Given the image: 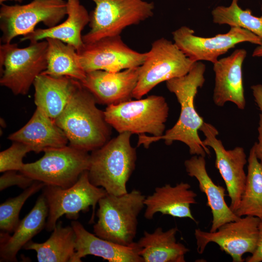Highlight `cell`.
Instances as JSON below:
<instances>
[{"label":"cell","instance_id":"obj_1","mask_svg":"<svg viewBox=\"0 0 262 262\" xmlns=\"http://www.w3.org/2000/svg\"><path fill=\"white\" fill-rule=\"evenodd\" d=\"M205 65L197 61L187 74L166 82L167 88L174 94L180 105L179 118L173 127L161 136L138 135L137 147L143 145L147 148L152 143L160 140H164L167 145L180 141L188 146L192 155L205 157L210 155L209 148L204 145L198 133L204 121L196 111L194 103L198 88L205 82Z\"/></svg>","mask_w":262,"mask_h":262},{"label":"cell","instance_id":"obj_2","mask_svg":"<svg viewBox=\"0 0 262 262\" xmlns=\"http://www.w3.org/2000/svg\"><path fill=\"white\" fill-rule=\"evenodd\" d=\"M96 103L93 95L81 83L55 120L67 137L70 146L87 152L93 151L110 140L111 126L105 120L104 111L98 108Z\"/></svg>","mask_w":262,"mask_h":262},{"label":"cell","instance_id":"obj_3","mask_svg":"<svg viewBox=\"0 0 262 262\" xmlns=\"http://www.w3.org/2000/svg\"><path fill=\"white\" fill-rule=\"evenodd\" d=\"M131 135L130 132L119 133L90 155V181L108 194L119 196L128 192L127 183L137 158L136 148L131 144Z\"/></svg>","mask_w":262,"mask_h":262},{"label":"cell","instance_id":"obj_4","mask_svg":"<svg viewBox=\"0 0 262 262\" xmlns=\"http://www.w3.org/2000/svg\"><path fill=\"white\" fill-rule=\"evenodd\" d=\"M145 198L136 189L119 196L107 194L98 202L94 234L120 245H131L134 242L137 218L145 207Z\"/></svg>","mask_w":262,"mask_h":262},{"label":"cell","instance_id":"obj_5","mask_svg":"<svg viewBox=\"0 0 262 262\" xmlns=\"http://www.w3.org/2000/svg\"><path fill=\"white\" fill-rule=\"evenodd\" d=\"M168 113L165 98L158 95L109 105L104 111L106 122L119 133H147L155 137L164 134Z\"/></svg>","mask_w":262,"mask_h":262},{"label":"cell","instance_id":"obj_6","mask_svg":"<svg viewBox=\"0 0 262 262\" xmlns=\"http://www.w3.org/2000/svg\"><path fill=\"white\" fill-rule=\"evenodd\" d=\"M46 40L30 42L19 48L16 43L0 45V84L15 95L28 94L36 77L47 68Z\"/></svg>","mask_w":262,"mask_h":262},{"label":"cell","instance_id":"obj_7","mask_svg":"<svg viewBox=\"0 0 262 262\" xmlns=\"http://www.w3.org/2000/svg\"><path fill=\"white\" fill-rule=\"evenodd\" d=\"M95 4L90 14L89 31L82 35L84 44L120 35L127 27L151 17L154 5L145 0H90Z\"/></svg>","mask_w":262,"mask_h":262},{"label":"cell","instance_id":"obj_8","mask_svg":"<svg viewBox=\"0 0 262 262\" xmlns=\"http://www.w3.org/2000/svg\"><path fill=\"white\" fill-rule=\"evenodd\" d=\"M38 160L24 164L20 173L45 185L68 188L88 170L90 155L71 146L50 148Z\"/></svg>","mask_w":262,"mask_h":262},{"label":"cell","instance_id":"obj_9","mask_svg":"<svg viewBox=\"0 0 262 262\" xmlns=\"http://www.w3.org/2000/svg\"><path fill=\"white\" fill-rule=\"evenodd\" d=\"M0 42L11 43L18 36H25L42 22L48 28L57 25L67 15L65 0H33L23 5L0 4Z\"/></svg>","mask_w":262,"mask_h":262},{"label":"cell","instance_id":"obj_10","mask_svg":"<svg viewBox=\"0 0 262 262\" xmlns=\"http://www.w3.org/2000/svg\"><path fill=\"white\" fill-rule=\"evenodd\" d=\"M195 62L174 42L164 37L154 41L145 62L139 67L133 98H141L161 82L187 74Z\"/></svg>","mask_w":262,"mask_h":262},{"label":"cell","instance_id":"obj_11","mask_svg":"<svg viewBox=\"0 0 262 262\" xmlns=\"http://www.w3.org/2000/svg\"><path fill=\"white\" fill-rule=\"evenodd\" d=\"M107 194L104 188L90 182L88 170L84 171L77 181L68 188L45 185L42 194L48 207L46 229L53 230L58 219L64 214L68 219H77L80 212L89 211L90 206L93 212L90 222L93 223L96 205Z\"/></svg>","mask_w":262,"mask_h":262},{"label":"cell","instance_id":"obj_12","mask_svg":"<svg viewBox=\"0 0 262 262\" xmlns=\"http://www.w3.org/2000/svg\"><path fill=\"white\" fill-rule=\"evenodd\" d=\"M172 34L176 45L188 57L195 62L206 61L214 64L220 56L240 43L262 44V41L257 36L238 27H231L225 33L209 37L196 35L194 31L186 26L180 27Z\"/></svg>","mask_w":262,"mask_h":262},{"label":"cell","instance_id":"obj_13","mask_svg":"<svg viewBox=\"0 0 262 262\" xmlns=\"http://www.w3.org/2000/svg\"><path fill=\"white\" fill-rule=\"evenodd\" d=\"M260 221L257 217L245 216L223 224L214 232L196 229L197 251L202 254L209 243H214L231 257L233 262H243V255L252 254L256 249Z\"/></svg>","mask_w":262,"mask_h":262},{"label":"cell","instance_id":"obj_14","mask_svg":"<svg viewBox=\"0 0 262 262\" xmlns=\"http://www.w3.org/2000/svg\"><path fill=\"white\" fill-rule=\"evenodd\" d=\"M77 52L86 73L99 70L116 72L138 67L144 63L147 55V52H140L130 48L120 35L84 43Z\"/></svg>","mask_w":262,"mask_h":262},{"label":"cell","instance_id":"obj_15","mask_svg":"<svg viewBox=\"0 0 262 262\" xmlns=\"http://www.w3.org/2000/svg\"><path fill=\"white\" fill-rule=\"evenodd\" d=\"M199 131L205 136L203 143L211 147L215 155V167L222 177L230 198L229 206L234 212L238 208L244 192L246 179L244 167L246 156L244 149L236 147L227 150L217 137L218 130L212 124L204 122Z\"/></svg>","mask_w":262,"mask_h":262},{"label":"cell","instance_id":"obj_16","mask_svg":"<svg viewBox=\"0 0 262 262\" xmlns=\"http://www.w3.org/2000/svg\"><path fill=\"white\" fill-rule=\"evenodd\" d=\"M139 67L111 72L95 70L86 73L81 82L97 103L107 105L131 100L137 85Z\"/></svg>","mask_w":262,"mask_h":262},{"label":"cell","instance_id":"obj_17","mask_svg":"<svg viewBox=\"0 0 262 262\" xmlns=\"http://www.w3.org/2000/svg\"><path fill=\"white\" fill-rule=\"evenodd\" d=\"M246 54L245 49H238L213 64L215 85L213 99L216 106L222 107L231 102L240 110L245 108L242 65Z\"/></svg>","mask_w":262,"mask_h":262},{"label":"cell","instance_id":"obj_18","mask_svg":"<svg viewBox=\"0 0 262 262\" xmlns=\"http://www.w3.org/2000/svg\"><path fill=\"white\" fill-rule=\"evenodd\" d=\"M76 234L75 253L72 262L91 255L109 262H144L137 243L125 246L101 238L88 231L78 221L71 223Z\"/></svg>","mask_w":262,"mask_h":262},{"label":"cell","instance_id":"obj_19","mask_svg":"<svg viewBox=\"0 0 262 262\" xmlns=\"http://www.w3.org/2000/svg\"><path fill=\"white\" fill-rule=\"evenodd\" d=\"M191 185L180 182L175 186L166 184L155 188L154 192L145 198V218L150 220L157 213L174 217L188 218L196 222L192 214L190 206L196 203L197 194L190 189Z\"/></svg>","mask_w":262,"mask_h":262},{"label":"cell","instance_id":"obj_20","mask_svg":"<svg viewBox=\"0 0 262 262\" xmlns=\"http://www.w3.org/2000/svg\"><path fill=\"white\" fill-rule=\"evenodd\" d=\"M184 166L188 175L196 179L200 191L206 196L207 205L213 215L210 232H214L223 224L240 218L227 204L225 189L215 184L208 174L204 157L193 155L185 161Z\"/></svg>","mask_w":262,"mask_h":262},{"label":"cell","instance_id":"obj_21","mask_svg":"<svg viewBox=\"0 0 262 262\" xmlns=\"http://www.w3.org/2000/svg\"><path fill=\"white\" fill-rule=\"evenodd\" d=\"M8 139L22 143L31 151L39 153L50 148L66 146L68 140L54 120L36 108L29 121Z\"/></svg>","mask_w":262,"mask_h":262},{"label":"cell","instance_id":"obj_22","mask_svg":"<svg viewBox=\"0 0 262 262\" xmlns=\"http://www.w3.org/2000/svg\"><path fill=\"white\" fill-rule=\"evenodd\" d=\"M81 84L80 81L70 77L40 74L33 84L36 108L55 120Z\"/></svg>","mask_w":262,"mask_h":262},{"label":"cell","instance_id":"obj_23","mask_svg":"<svg viewBox=\"0 0 262 262\" xmlns=\"http://www.w3.org/2000/svg\"><path fill=\"white\" fill-rule=\"evenodd\" d=\"M67 17L56 26L38 28L22 36L21 41L37 42L48 38H54L74 47L77 51L83 46L82 31L90 22V14L80 0H67Z\"/></svg>","mask_w":262,"mask_h":262},{"label":"cell","instance_id":"obj_24","mask_svg":"<svg viewBox=\"0 0 262 262\" xmlns=\"http://www.w3.org/2000/svg\"><path fill=\"white\" fill-rule=\"evenodd\" d=\"M48 215L47 201L42 194L29 213L20 221L12 236L0 233V261L16 262L19 250L46 227Z\"/></svg>","mask_w":262,"mask_h":262},{"label":"cell","instance_id":"obj_25","mask_svg":"<svg viewBox=\"0 0 262 262\" xmlns=\"http://www.w3.org/2000/svg\"><path fill=\"white\" fill-rule=\"evenodd\" d=\"M178 230L175 227L165 231L160 227L152 232L145 231L136 242L144 262H185L189 249L177 241Z\"/></svg>","mask_w":262,"mask_h":262},{"label":"cell","instance_id":"obj_26","mask_svg":"<svg viewBox=\"0 0 262 262\" xmlns=\"http://www.w3.org/2000/svg\"><path fill=\"white\" fill-rule=\"evenodd\" d=\"M57 223L49 238L38 243L32 240L23 247L34 250L39 262H72L75 253L76 234L72 226H62Z\"/></svg>","mask_w":262,"mask_h":262},{"label":"cell","instance_id":"obj_27","mask_svg":"<svg viewBox=\"0 0 262 262\" xmlns=\"http://www.w3.org/2000/svg\"><path fill=\"white\" fill-rule=\"evenodd\" d=\"M47 68L41 74L54 77L68 76L82 82L84 71L74 47L58 39L48 38Z\"/></svg>","mask_w":262,"mask_h":262},{"label":"cell","instance_id":"obj_28","mask_svg":"<svg viewBox=\"0 0 262 262\" xmlns=\"http://www.w3.org/2000/svg\"><path fill=\"white\" fill-rule=\"evenodd\" d=\"M247 173L244 192L234 213L239 217L253 216L262 219V164L253 147L247 160Z\"/></svg>","mask_w":262,"mask_h":262},{"label":"cell","instance_id":"obj_29","mask_svg":"<svg viewBox=\"0 0 262 262\" xmlns=\"http://www.w3.org/2000/svg\"><path fill=\"white\" fill-rule=\"evenodd\" d=\"M262 16H254L249 9H242L238 4V0H232L230 5L226 7L218 6L212 12L213 21L218 25H228L247 30L259 37L262 41Z\"/></svg>","mask_w":262,"mask_h":262},{"label":"cell","instance_id":"obj_30","mask_svg":"<svg viewBox=\"0 0 262 262\" xmlns=\"http://www.w3.org/2000/svg\"><path fill=\"white\" fill-rule=\"evenodd\" d=\"M45 186L44 183L34 180L19 195L9 198L0 204V229L2 232L14 231L20 222L19 213L25 201Z\"/></svg>","mask_w":262,"mask_h":262},{"label":"cell","instance_id":"obj_31","mask_svg":"<svg viewBox=\"0 0 262 262\" xmlns=\"http://www.w3.org/2000/svg\"><path fill=\"white\" fill-rule=\"evenodd\" d=\"M30 151V148L26 145L14 142L9 148L0 153V172L20 171L24 164L23 163L24 157Z\"/></svg>","mask_w":262,"mask_h":262},{"label":"cell","instance_id":"obj_32","mask_svg":"<svg viewBox=\"0 0 262 262\" xmlns=\"http://www.w3.org/2000/svg\"><path fill=\"white\" fill-rule=\"evenodd\" d=\"M16 171H8L0 178V190L13 185H16L22 189H25L29 187L34 182V180L27 176L20 173H16Z\"/></svg>","mask_w":262,"mask_h":262},{"label":"cell","instance_id":"obj_33","mask_svg":"<svg viewBox=\"0 0 262 262\" xmlns=\"http://www.w3.org/2000/svg\"><path fill=\"white\" fill-rule=\"evenodd\" d=\"M246 262H262V219L259 225V235L257 246L254 252L246 259Z\"/></svg>","mask_w":262,"mask_h":262},{"label":"cell","instance_id":"obj_34","mask_svg":"<svg viewBox=\"0 0 262 262\" xmlns=\"http://www.w3.org/2000/svg\"><path fill=\"white\" fill-rule=\"evenodd\" d=\"M258 131V141L255 143L252 147L258 159L262 164V114L261 113L259 115Z\"/></svg>","mask_w":262,"mask_h":262},{"label":"cell","instance_id":"obj_35","mask_svg":"<svg viewBox=\"0 0 262 262\" xmlns=\"http://www.w3.org/2000/svg\"><path fill=\"white\" fill-rule=\"evenodd\" d=\"M254 100L262 114V84H257L251 87Z\"/></svg>","mask_w":262,"mask_h":262},{"label":"cell","instance_id":"obj_36","mask_svg":"<svg viewBox=\"0 0 262 262\" xmlns=\"http://www.w3.org/2000/svg\"><path fill=\"white\" fill-rule=\"evenodd\" d=\"M253 57H262V44L258 45L253 51Z\"/></svg>","mask_w":262,"mask_h":262},{"label":"cell","instance_id":"obj_37","mask_svg":"<svg viewBox=\"0 0 262 262\" xmlns=\"http://www.w3.org/2000/svg\"><path fill=\"white\" fill-rule=\"evenodd\" d=\"M9 0H14L16 1H18L19 2H21L23 0H0V4L4 3V2L9 1Z\"/></svg>","mask_w":262,"mask_h":262}]
</instances>
